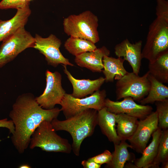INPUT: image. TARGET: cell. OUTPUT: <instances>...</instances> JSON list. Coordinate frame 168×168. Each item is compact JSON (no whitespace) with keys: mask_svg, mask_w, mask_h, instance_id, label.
I'll return each mask as SVG.
<instances>
[{"mask_svg":"<svg viewBox=\"0 0 168 168\" xmlns=\"http://www.w3.org/2000/svg\"><path fill=\"white\" fill-rule=\"evenodd\" d=\"M61 111L57 107L43 108L32 93H25L18 96L9 114L15 128L11 139L18 152L22 154L27 148L32 134L42 121L51 122L57 118Z\"/></svg>","mask_w":168,"mask_h":168,"instance_id":"obj_1","label":"cell"},{"mask_svg":"<svg viewBox=\"0 0 168 168\" xmlns=\"http://www.w3.org/2000/svg\"><path fill=\"white\" fill-rule=\"evenodd\" d=\"M97 117L98 111L89 109L64 120L54 119L51 123L56 131H65L70 133L72 139V150L78 156L83 141L94 133L98 124Z\"/></svg>","mask_w":168,"mask_h":168,"instance_id":"obj_2","label":"cell"},{"mask_svg":"<svg viewBox=\"0 0 168 168\" xmlns=\"http://www.w3.org/2000/svg\"><path fill=\"white\" fill-rule=\"evenodd\" d=\"M98 22L97 16L89 10L78 15H71L63 20L64 31L70 36L86 40L95 44L100 40Z\"/></svg>","mask_w":168,"mask_h":168,"instance_id":"obj_3","label":"cell"},{"mask_svg":"<svg viewBox=\"0 0 168 168\" xmlns=\"http://www.w3.org/2000/svg\"><path fill=\"white\" fill-rule=\"evenodd\" d=\"M51 122L44 120L32 134L29 147L33 149L39 147L49 152H60L70 153L72 150V145L66 139L56 133Z\"/></svg>","mask_w":168,"mask_h":168,"instance_id":"obj_4","label":"cell"},{"mask_svg":"<svg viewBox=\"0 0 168 168\" xmlns=\"http://www.w3.org/2000/svg\"><path fill=\"white\" fill-rule=\"evenodd\" d=\"M167 51L168 21L156 17L149 26L146 42L142 51V58L152 62Z\"/></svg>","mask_w":168,"mask_h":168,"instance_id":"obj_5","label":"cell"},{"mask_svg":"<svg viewBox=\"0 0 168 168\" xmlns=\"http://www.w3.org/2000/svg\"><path fill=\"white\" fill-rule=\"evenodd\" d=\"M147 72L142 76L133 72H128L116 83V100L130 97L135 100L140 101L147 95L151 84Z\"/></svg>","mask_w":168,"mask_h":168,"instance_id":"obj_6","label":"cell"},{"mask_svg":"<svg viewBox=\"0 0 168 168\" xmlns=\"http://www.w3.org/2000/svg\"><path fill=\"white\" fill-rule=\"evenodd\" d=\"M106 96L105 90H99L85 98H77L71 94L65 93L60 105L66 119L89 109L98 111L105 107Z\"/></svg>","mask_w":168,"mask_h":168,"instance_id":"obj_7","label":"cell"},{"mask_svg":"<svg viewBox=\"0 0 168 168\" xmlns=\"http://www.w3.org/2000/svg\"><path fill=\"white\" fill-rule=\"evenodd\" d=\"M0 46V68L12 61L26 49L33 48L35 40L25 27L2 41Z\"/></svg>","mask_w":168,"mask_h":168,"instance_id":"obj_8","label":"cell"},{"mask_svg":"<svg viewBox=\"0 0 168 168\" xmlns=\"http://www.w3.org/2000/svg\"><path fill=\"white\" fill-rule=\"evenodd\" d=\"M45 74V88L43 93L35 99L42 108L49 110L60 104L66 91L62 87V75L59 72H52L47 70Z\"/></svg>","mask_w":168,"mask_h":168,"instance_id":"obj_9","label":"cell"},{"mask_svg":"<svg viewBox=\"0 0 168 168\" xmlns=\"http://www.w3.org/2000/svg\"><path fill=\"white\" fill-rule=\"evenodd\" d=\"M33 47L45 57L48 65L54 67L59 64L73 66L74 65L65 58L60 50L62 44L61 40L55 35L51 34L46 38H43L36 34Z\"/></svg>","mask_w":168,"mask_h":168,"instance_id":"obj_10","label":"cell"},{"mask_svg":"<svg viewBox=\"0 0 168 168\" xmlns=\"http://www.w3.org/2000/svg\"><path fill=\"white\" fill-rule=\"evenodd\" d=\"M158 128L156 112H152L145 118L138 121L136 129L128 140L132 149L142 153L153 133Z\"/></svg>","mask_w":168,"mask_h":168,"instance_id":"obj_11","label":"cell"},{"mask_svg":"<svg viewBox=\"0 0 168 168\" xmlns=\"http://www.w3.org/2000/svg\"><path fill=\"white\" fill-rule=\"evenodd\" d=\"M105 107L111 113L125 114L139 120L145 118L153 110L151 106L137 104L130 97H125L121 101H113L106 98Z\"/></svg>","mask_w":168,"mask_h":168,"instance_id":"obj_12","label":"cell"},{"mask_svg":"<svg viewBox=\"0 0 168 168\" xmlns=\"http://www.w3.org/2000/svg\"><path fill=\"white\" fill-rule=\"evenodd\" d=\"M142 41L131 43L126 39L116 44L114 53L118 57H123L132 67L133 73L138 75L142 59L141 55Z\"/></svg>","mask_w":168,"mask_h":168,"instance_id":"obj_13","label":"cell"},{"mask_svg":"<svg viewBox=\"0 0 168 168\" xmlns=\"http://www.w3.org/2000/svg\"><path fill=\"white\" fill-rule=\"evenodd\" d=\"M63 71L73 87L72 95L77 98H82L88 95H91L99 90L105 82L103 77L94 80L78 79L75 78L67 69L66 66L63 65Z\"/></svg>","mask_w":168,"mask_h":168,"instance_id":"obj_14","label":"cell"},{"mask_svg":"<svg viewBox=\"0 0 168 168\" xmlns=\"http://www.w3.org/2000/svg\"><path fill=\"white\" fill-rule=\"evenodd\" d=\"M15 16L6 21L0 20V42L25 27L31 12L29 5L17 9Z\"/></svg>","mask_w":168,"mask_h":168,"instance_id":"obj_15","label":"cell"},{"mask_svg":"<svg viewBox=\"0 0 168 168\" xmlns=\"http://www.w3.org/2000/svg\"><path fill=\"white\" fill-rule=\"evenodd\" d=\"M110 54V51L103 46L75 57L74 61L80 67L86 68L93 72H100L103 69V58L109 56Z\"/></svg>","mask_w":168,"mask_h":168,"instance_id":"obj_16","label":"cell"},{"mask_svg":"<svg viewBox=\"0 0 168 168\" xmlns=\"http://www.w3.org/2000/svg\"><path fill=\"white\" fill-rule=\"evenodd\" d=\"M115 114L110 112L105 107L98 111V124L102 133L108 140L114 144H118L120 142L116 129Z\"/></svg>","mask_w":168,"mask_h":168,"instance_id":"obj_17","label":"cell"},{"mask_svg":"<svg viewBox=\"0 0 168 168\" xmlns=\"http://www.w3.org/2000/svg\"><path fill=\"white\" fill-rule=\"evenodd\" d=\"M124 61L121 57L115 58L107 56L104 57L102 71L105 76V82H113L114 79L118 80L128 72L123 65Z\"/></svg>","mask_w":168,"mask_h":168,"instance_id":"obj_18","label":"cell"},{"mask_svg":"<svg viewBox=\"0 0 168 168\" xmlns=\"http://www.w3.org/2000/svg\"><path fill=\"white\" fill-rule=\"evenodd\" d=\"M162 130L159 127L152 134V140L142 153L141 157L135 160L134 164L137 168H150L157 155Z\"/></svg>","mask_w":168,"mask_h":168,"instance_id":"obj_19","label":"cell"},{"mask_svg":"<svg viewBox=\"0 0 168 168\" xmlns=\"http://www.w3.org/2000/svg\"><path fill=\"white\" fill-rule=\"evenodd\" d=\"M115 117L116 132L120 140H128L136 129L138 119L124 113L115 114Z\"/></svg>","mask_w":168,"mask_h":168,"instance_id":"obj_20","label":"cell"},{"mask_svg":"<svg viewBox=\"0 0 168 168\" xmlns=\"http://www.w3.org/2000/svg\"><path fill=\"white\" fill-rule=\"evenodd\" d=\"M147 77L151 86L147 96L141 100L140 104H152L168 99V87L157 80L149 73Z\"/></svg>","mask_w":168,"mask_h":168,"instance_id":"obj_21","label":"cell"},{"mask_svg":"<svg viewBox=\"0 0 168 168\" xmlns=\"http://www.w3.org/2000/svg\"><path fill=\"white\" fill-rule=\"evenodd\" d=\"M114 150L112 153V157L110 162L106 164V168H123L127 161L132 159L131 154L128 148L132 149L130 144L125 140H121L118 144H114Z\"/></svg>","mask_w":168,"mask_h":168,"instance_id":"obj_22","label":"cell"},{"mask_svg":"<svg viewBox=\"0 0 168 168\" xmlns=\"http://www.w3.org/2000/svg\"><path fill=\"white\" fill-rule=\"evenodd\" d=\"M149 73L160 82L168 83V51L159 56L155 61L149 62Z\"/></svg>","mask_w":168,"mask_h":168,"instance_id":"obj_23","label":"cell"},{"mask_svg":"<svg viewBox=\"0 0 168 168\" xmlns=\"http://www.w3.org/2000/svg\"><path fill=\"white\" fill-rule=\"evenodd\" d=\"M64 47L69 53L75 57L97 48L95 44L90 41L71 36L65 41Z\"/></svg>","mask_w":168,"mask_h":168,"instance_id":"obj_24","label":"cell"},{"mask_svg":"<svg viewBox=\"0 0 168 168\" xmlns=\"http://www.w3.org/2000/svg\"><path fill=\"white\" fill-rule=\"evenodd\" d=\"M168 161V129L162 130L157 155L150 167L159 168L162 163Z\"/></svg>","mask_w":168,"mask_h":168,"instance_id":"obj_25","label":"cell"},{"mask_svg":"<svg viewBox=\"0 0 168 168\" xmlns=\"http://www.w3.org/2000/svg\"><path fill=\"white\" fill-rule=\"evenodd\" d=\"M158 121V127L162 130L168 128V99L155 102Z\"/></svg>","mask_w":168,"mask_h":168,"instance_id":"obj_26","label":"cell"},{"mask_svg":"<svg viewBox=\"0 0 168 168\" xmlns=\"http://www.w3.org/2000/svg\"><path fill=\"white\" fill-rule=\"evenodd\" d=\"M30 2L26 0H2L0 2V9L23 8L29 5Z\"/></svg>","mask_w":168,"mask_h":168,"instance_id":"obj_27","label":"cell"},{"mask_svg":"<svg viewBox=\"0 0 168 168\" xmlns=\"http://www.w3.org/2000/svg\"><path fill=\"white\" fill-rule=\"evenodd\" d=\"M156 14L157 18L168 21V2L166 0H156Z\"/></svg>","mask_w":168,"mask_h":168,"instance_id":"obj_28","label":"cell"},{"mask_svg":"<svg viewBox=\"0 0 168 168\" xmlns=\"http://www.w3.org/2000/svg\"><path fill=\"white\" fill-rule=\"evenodd\" d=\"M112 157V153L108 150H106L102 153L88 159L101 165L104 164H107L110 163Z\"/></svg>","mask_w":168,"mask_h":168,"instance_id":"obj_29","label":"cell"},{"mask_svg":"<svg viewBox=\"0 0 168 168\" xmlns=\"http://www.w3.org/2000/svg\"><path fill=\"white\" fill-rule=\"evenodd\" d=\"M0 127L7 128L12 134L15 131V128L13 122L11 120H8L7 118L0 119Z\"/></svg>","mask_w":168,"mask_h":168,"instance_id":"obj_30","label":"cell"},{"mask_svg":"<svg viewBox=\"0 0 168 168\" xmlns=\"http://www.w3.org/2000/svg\"><path fill=\"white\" fill-rule=\"evenodd\" d=\"M81 164L84 168H100L101 165L87 159L82 161Z\"/></svg>","mask_w":168,"mask_h":168,"instance_id":"obj_31","label":"cell"},{"mask_svg":"<svg viewBox=\"0 0 168 168\" xmlns=\"http://www.w3.org/2000/svg\"><path fill=\"white\" fill-rule=\"evenodd\" d=\"M161 164H162L161 167L163 168H168V161L162 163Z\"/></svg>","mask_w":168,"mask_h":168,"instance_id":"obj_32","label":"cell"},{"mask_svg":"<svg viewBox=\"0 0 168 168\" xmlns=\"http://www.w3.org/2000/svg\"><path fill=\"white\" fill-rule=\"evenodd\" d=\"M19 168H31L30 166L27 164H23L20 166Z\"/></svg>","mask_w":168,"mask_h":168,"instance_id":"obj_33","label":"cell"},{"mask_svg":"<svg viewBox=\"0 0 168 168\" xmlns=\"http://www.w3.org/2000/svg\"><path fill=\"white\" fill-rule=\"evenodd\" d=\"M27 0V1L30 2V1H31L32 0Z\"/></svg>","mask_w":168,"mask_h":168,"instance_id":"obj_34","label":"cell"},{"mask_svg":"<svg viewBox=\"0 0 168 168\" xmlns=\"http://www.w3.org/2000/svg\"></svg>","mask_w":168,"mask_h":168,"instance_id":"obj_35","label":"cell"}]
</instances>
